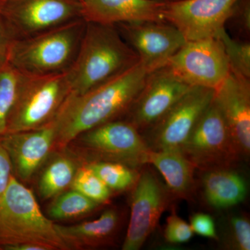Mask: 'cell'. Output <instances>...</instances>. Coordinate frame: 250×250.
I'll use <instances>...</instances> for the list:
<instances>
[{
  "instance_id": "cell-24",
  "label": "cell",
  "mask_w": 250,
  "mask_h": 250,
  "mask_svg": "<svg viewBox=\"0 0 250 250\" xmlns=\"http://www.w3.org/2000/svg\"><path fill=\"white\" fill-rule=\"evenodd\" d=\"M23 75L9 62L0 65V137L6 133V122L14 105Z\"/></svg>"
},
{
  "instance_id": "cell-4",
  "label": "cell",
  "mask_w": 250,
  "mask_h": 250,
  "mask_svg": "<svg viewBox=\"0 0 250 250\" xmlns=\"http://www.w3.org/2000/svg\"><path fill=\"white\" fill-rule=\"evenodd\" d=\"M85 25L84 20L79 18L35 36L12 41L7 62L27 76L67 72L76 59Z\"/></svg>"
},
{
  "instance_id": "cell-7",
  "label": "cell",
  "mask_w": 250,
  "mask_h": 250,
  "mask_svg": "<svg viewBox=\"0 0 250 250\" xmlns=\"http://www.w3.org/2000/svg\"><path fill=\"white\" fill-rule=\"evenodd\" d=\"M181 151L195 168H231L241 156L228 125L214 101L197 122Z\"/></svg>"
},
{
  "instance_id": "cell-26",
  "label": "cell",
  "mask_w": 250,
  "mask_h": 250,
  "mask_svg": "<svg viewBox=\"0 0 250 250\" xmlns=\"http://www.w3.org/2000/svg\"><path fill=\"white\" fill-rule=\"evenodd\" d=\"M217 38L223 43L229 64L230 70L250 79V41L231 38L225 28L219 33Z\"/></svg>"
},
{
  "instance_id": "cell-10",
  "label": "cell",
  "mask_w": 250,
  "mask_h": 250,
  "mask_svg": "<svg viewBox=\"0 0 250 250\" xmlns=\"http://www.w3.org/2000/svg\"><path fill=\"white\" fill-rule=\"evenodd\" d=\"M215 90L194 87L143 136L152 150L177 149L191 134L214 98Z\"/></svg>"
},
{
  "instance_id": "cell-36",
  "label": "cell",
  "mask_w": 250,
  "mask_h": 250,
  "mask_svg": "<svg viewBox=\"0 0 250 250\" xmlns=\"http://www.w3.org/2000/svg\"><path fill=\"white\" fill-rule=\"evenodd\" d=\"M166 1H169V0H165Z\"/></svg>"
},
{
  "instance_id": "cell-8",
  "label": "cell",
  "mask_w": 250,
  "mask_h": 250,
  "mask_svg": "<svg viewBox=\"0 0 250 250\" xmlns=\"http://www.w3.org/2000/svg\"><path fill=\"white\" fill-rule=\"evenodd\" d=\"M81 11L79 0H6L0 18L14 41L82 18Z\"/></svg>"
},
{
  "instance_id": "cell-37",
  "label": "cell",
  "mask_w": 250,
  "mask_h": 250,
  "mask_svg": "<svg viewBox=\"0 0 250 250\" xmlns=\"http://www.w3.org/2000/svg\"><path fill=\"white\" fill-rule=\"evenodd\" d=\"M79 1H80V2H81V1H82V0H79Z\"/></svg>"
},
{
  "instance_id": "cell-22",
  "label": "cell",
  "mask_w": 250,
  "mask_h": 250,
  "mask_svg": "<svg viewBox=\"0 0 250 250\" xmlns=\"http://www.w3.org/2000/svg\"><path fill=\"white\" fill-rule=\"evenodd\" d=\"M100 205L73 189H68L54 197L47 208L49 218L56 220H71L93 213Z\"/></svg>"
},
{
  "instance_id": "cell-2",
  "label": "cell",
  "mask_w": 250,
  "mask_h": 250,
  "mask_svg": "<svg viewBox=\"0 0 250 250\" xmlns=\"http://www.w3.org/2000/svg\"><path fill=\"white\" fill-rule=\"evenodd\" d=\"M139 62L116 25L86 22L76 59L67 71L70 94L84 93Z\"/></svg>"
},
{
  "instance_id": "cell-12",
  "label": "cell",
  "mask_w": 250,
  "mask_h": 250,
  "mask_svg": "<svg viewBox=\"0 0 250 250\" xmlns=\"http://www.w3.org/2000/svg\"><path fill=\"white\" fill-rule=\"evenodd\" d=\"M191 88L167 65L156 69L149 72L142 90L125 115V120L141 134L146 132Z\"/></svg>"
},
{
  "instance_id": "cell-15",
  "label": "cell",
  "mask_w": 250,
  "mask_h": 250,
  "mask_svg": "<svg viewBox=\"0 0 250 250\" xmlns=\"http://www.w3.org/2000/svg\"><path fill=\"white\" fill-rule=\"evenodd\" d=\"M55 131L53 122L39 129L5 134L0 142L12 165L13 174L22 183H28L54 150Z\"/></svg>"
},
{
  "instance_id": "cell-29",
  "label": "cell",
  "mask_w": 250,
  "mask_h": 250,
  "mask_svg": "<svg viewBox=\"0 0 250 250\" xmlns=\"http://www.w3.org/2000/svg\"><path fill=\"white\" fill-rule=\"evenodd\" d=\"M230 231L233 248L238 250H250V223L243 215H235L230 219Z\"/></svg>"
},
{
  "instance_id": "cell-34",
  "label": "cell",
  "mask_w": 250,
  "mask_h": 250,
  "mask_svg": "<svg viewBox=\"0 0 250 250\" xmlns=\"http://www.w3.org/2000/svg\"><path fill=\"white\" fill-rule=\"evenodd\" d=\"M5 1H6V0H0V6H1V5Z\"/></svg>"
},
{
  "instance_id": "cell-32",
  "label": "cell",
  "mask_w": 250,
  "mask_h": 250,
  "mask_svg": "<svg viewBox=\"0 0 250 250\" xmlns=\"http://www.w3.org/2000/svg\"><path fill=\"white\" fill-rule=\"evenodd\" d=\"M11 42L12 39L5 27L4 22L0 18V65L7 62Z\"/></svg>"
},
{
  "instance_id": "cell-19",
  "label": "cell",
  "mask_w": 250,
  "mask_h": 250,
  "mask_svg": "<svg viewBox=\"0 0 250 250\" xmlns=\"http://www.w3.org/2000/svg\"><path fill=\"white\" fill-rule=\"evenodd\" d=\"M83 164L68 147L56 149L42 165L38 192L42 200L54 199L71 187L77 170Z\"/></svg>"
},
{
  "instance_id": "cell-17",
  "label": "cell",
  "mask_w": 250,
  "mask_h": 250,
  "mask_svg": "<svg viewBox=\"0 0 250 250\" xmlns=\"http://www.w3.org/2000/svg\"><path fill=\"white\" fill-rule=\"evenodd\" d=\"M165 0H82V17L104 24L166 22Z\"/></svg>"
},
{
  "instance_id": "cell-6",
  "label": "cell",
  "mask_w": 250,
  "mask_h": 250,
  "mask_svg": "<svg viewBox=\"0 0 250 250\" xmlns=\"http://www.w3.org/2000/svg\"><path fill=\"white\" fill-rule=\"evenodd\" d=\"M67 147L83 164L111 161L135 169L147 164L148 154L151 150L134 125L122 119L108 122L82 133Z\"/></svg>"
},
{
  "instance_id": "cell-27",
  "label": "cell",
  "mask_w": 250,
  "mask_h": 250,
  "mask_svg": "<svg viewBox=\"0 0 250 250\" xmlns=\"http://www.w3.org/2000/svg\"><path fill=\"white\" fill-rule=\"evenodd\" d=\"M236 36L235 39L250 41V0H238L233 6L225 25Z\"/></svg>"
},
{
  "instance_id": "cell-5",
  "label": "cell",
  "mask_w": 250,
  "mask_h": 250,
  "mask_svg": "<svg viewBox=\"0 0 250 250\" xmlns=\"http://www.w3.org/2000/svg\"><path fill=\"white\" fill-rule=\"evenodd\" d=\"M70 93L67 72L41 76L23 75L5 134L37 129L50 124Z\"/></svg>"
},
{
  "instance_id": "cell-13",
  "label": "cell",
  "mask_w": 250,
  "mask_h": 250,
  "mask_svg": "<svg viewBox=\"0 0 250 250\" xmlns=\"http://www.w3.org/2000/svg\"><path fill=\"white\" fill-rule=\"evenodd\" d=\"M238 0L166 1L164 17L187 41L218 37Z\"/></svg>"
},
{
  "instance_id": "cell-11",
  "label": "cell",
  "mask_w": 250,
  "mask_h": 250,
  "mask_svg": "<svg viewBox=\"0 0 250 250\" xmlns=\"http://www.w3.org/2000/svg\"><path fill=\"white\" fill-rule=\"evenodd\" d=\"M171 192L150 169L139 174L131 194V215L123 250H139L168 207Z\"/></svg>"
},
{
  "instance_id": "cell-28",
  "label": "cell",
  "mask_w": 250,
  "mask_h": 250,
  "mask_svg": "<svg viewBox=\"0 0 250 250\" xmlns=\"http://www.w3.org/2000/svg\"><path fill=\"white\" fill-rule=\"evenodd\" d=\"M190 224L178 215L173 214L167 217L164 236L166 241L172 244L187 243L193 236Z\"/></svg>"
},
{
  "instance_id": "cell-23",
  "label": "cell",
  "mask_w": 250,
  "mask_h": 250,
  "mask_svg": "<svg viewBox=\"0 0 250 250\" xmlns=\"http://www.w3.org/2000/svg\"><path fill=\"white\" fill-rule=\"evenodd\" d=\"M87 165L101 179L112 192H121L134 187L139 178L136 169L121 163L92 161Z\"/></svg>"
},
{
  "instance_id": "cell-14",
  "label": "cell",
  "mask_w": 250,
  "mask_h": 250,
  "mask_svg": "<svg viewBox=\"0 0 250 250\" xmlns=\"http://www.w3.org/2000/svg\"><path fill=\"white\" fill-rule=\"evenodd\" d=\"M116 27L150 72L166 65L187 42L182 33L167 22L121 23Z\"/></svg>"
},
{
  "instance_id": "cell-35",
  "label": "cell",
  "mask_w": 250,
  "mask_h": 250,
  "mask_svg": "<svg viewBox=\"0 0 250 250\" xmlns=\"http://www.w3.org/2000/svg\"><path fill=\"white\" fill-rule=\"evenodd\" d=\"M178 1V0H169V1Z\"/></svg>"
},
{
  "instance_id": "cell-25",
  "label": "cell",
  "mask_w": 250,
  "mask_h": 250,
  "mask_svg": "<svg viewBox=\"0 0 250 250\" xmlns=\"http://www.w3.org/2000/svg\"><path fill=\"white\" fill-rule=\"evenodd\" d=\"M70 188L100 205L108 202L113 192L86 164L79 167Z\"/></svg>"
},
{
  "instance_id": "cell-33",
  "label": "cell",
  "mask_w": 250,
  "mask_h": 250,
  "mask_svg": "<svg viewBox=\"0 0 250 250\" xmlns=\"http://www.w3.org/2000/svg\"><path fill=\"white\" fill-rule=\"evenodd\" d=\"M5 250H45L42 247L33 244H21L6 247Z\"/></svg>"
},
{
  "instance_id": "cell-3",
  "label": "cell",
  "mask_w": 250,
  "mask_h": 250,
  "mask_svg": "<svg viewBox=\"0 0 250 250\" xmlns=\"http://www.w3.org/2000/svg\"><path fill=\"white\" fill-rule=\"evenodd\" d=\"M54 224L41 211L30 189L12 174L0 195V250L33 244L45 250H68Z\"/></svg>"
},
{
  "instance_id": "cell-31",
  "label": "cell",
  "mask_w": 250,
  "mask_h": 250,
  "mask_svg": "<svg viewBox=\"0 0 250 250\" xmlns=\"http://www.w3.org/2000/svg\"><path fill=\"white\" fill-rule=\"evenodd\" d=\"M12 174V165L9 156L0 142V195L7 187Z\"/></svg>"
},
{
  "instance_id": "cell-16",
  "label": "cell",
  "mask_w": 250,
  "mask_h": 250,
  "mask_svg": "<svg viewBox=\"0 0 250 250\" xmlns=\"http://www.w3.org/2000/svg\"><path fill=\"white\" fill-rule=\"evenodd\" d=\"M217 105L241 156L250 152V79L230 70L215 90Z\"/></svg>"
},
{
  "instance_id": "cell-9",
  "label": "cell",
  "mask_w": 250,
  "mask_h": 250,
  "mask_svg": "<svg viewBox=\"0 0 250 250\" xmlns=\"http://www.w3.org/2000/svg\"><path fill=\"white\" fill-rule=\"evenodd\" d=\"M166 65L191 88L215 90L230 72L228 57L218 38L187 41Z\"/></svg>"
},
{
  "instance_id": "cell-20",
  "label": "cell",
  "mask_w": 250,
  "mask_h": 250,
  "mask_svg": "<svg viewBox=\"0 0 250 250\" xmlns=\"http://www.w3.org/2000/svg\"><path fill=\"white\" fill-rule=\"evenodd\" d=\"M147 164H152L160 172L172 195L187 198L191 193L195 167L182 151L151 149Z\"/></svg>"
},
{
  "instance_id": "cell-1",
  "label": "cell",
  "mask_w": 250,
  "mask_h": 250,
  "mask_svg": "<svg viewBox=\"0 0 250 250\" xmlns=\"http://www.w3.org/2000/svg\"><path fill=\"white\" fill-rule=\"evenodd\" d=\"M149 72L140 61L93 89L81 95L70 94L53 121L54 150L67 147L84 131L123 118L142 90Z\"/></svg>"
},
{
  "instance_id": "cell-30",
  "label": "cell",
  "mask_w": 250,
  "mask_h": 250,
  "mask_svg": "<svg viewBox=\"0 0 250 250\" xmlns=\"http://www.w3.org/2000/svg\"><path fill=\"white\" fill-rule=\"evenodd\" d=\"M190 227L194 233L206 238L217 239L216 229L213 219L209 215L197 213L190 218Z\"/></svg>"
},
{
  "instance_id": "cell-18",
  "label": "cell",
  "mask_w": 250,
  "mask_h": 250,
  "mask_svg": "<svg viewBox=\"0 0 250 250\" xmlns=\"http://www.w3.org/2000/svg\"><path fill=\"white\" fill-rule=\"evenodd\" d=\"M120 214L111 208L96 220L75 225L54 224L56 230L68 250H87L108 246L119 228Z\"/></svg>"
},
{
  "instance_id": "cell-21",
  "label": "cell",
  "mask_w": 250,
  "mask_h": 250,
  "mask_svg": "<svg viewBox=\"0 0 250 250\" xmlns=\"http://www.w3.org/2000/svg\"><path fill=\"white\" fill-rule=\"evenodd\" d=\"M202 188L206 201L218 209L239 205L248 192L246 180L231 168L205 171Z\"/></svg>"
}]
</instances>
